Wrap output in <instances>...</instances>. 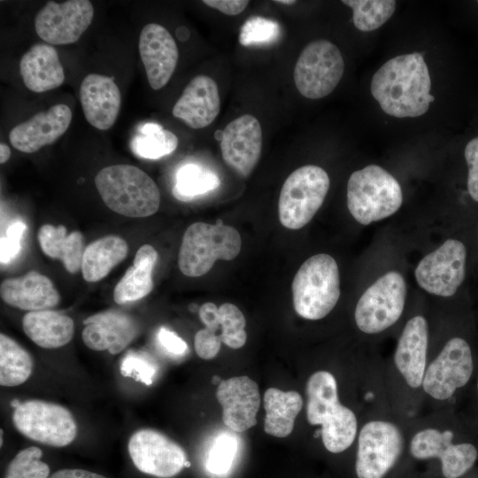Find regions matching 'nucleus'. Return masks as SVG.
Masks as SVG:
<instances>
[{"label": "nucleus", "instance_id": "obj_1", "mask_svg": "<svg viewBox=\"0 0 478 478\" xmlns=\"http://www.w3.org/2000/svg\"><path fill=\"white\" fill-rule=\"evenodd\" d=\"M431 80L420 53L397 56L384 63L374 74L371 93L382 110L397 118L424 114L435 97Z\"/></svg>", "mask_w": 478, "mask_h": 478}, {"label": "nucleus", "instance_id": "obj_2", "mask_svg": "<svg viewBox=\"0 0 478 478\" xmlns=\"http://www.w3.org/2000/svg\"><path fill=\"white\" fill-rule=\"evenodd\" d=\"M306 396L307 420L321 427L325 448L332 453L348 449L356 438L358 420L355 413L340 403L334 375L324 370L312 374L306 384Z\"/></svg>", "mask_w": 478, "mask_h": 478}, {"label": "nucleus", "instance_id": "obj_3", "mask_svg": "<svg viewBox=\"0 0 478 478\" xmlns=\"http://www.w3.org/2000/svg\"><path fill=\"white\" fill-rule=\"evenodd\" d=\"M95 184L106 206L120 215L148 217L159 208L158 187L137 166L126 164L106 166L96 175Z\"/></svg>", "mask_w": 478, "mask_h": 478}, {"label": "nucleus", "instance_id": "obj_4", "mask_svg": "<svg viewBox=\"0 0 478 478\" xmlns=\"http://www.w3.org/2000/svg\"><path fill=\"white\" fill-rule=\"evenodd\" d=\"M242 247L239 232L224 225L221 220L216 224L196 222L185 231L179 250L178 266L189 277L207 274L217 259L232 260L238 256Z\"/></svg>", "mask_w": 478, "mask_h": 478}, {"label": "nucleus", "instance_id": "obj_5", "mask_svg": "<svg viewBox=\"0 0 478 478\" xmlns=\"http://www.w3.org/2000/svg\"><path fill=\"white\" fill-rule=\"evenodd\" d=\"M397 181L376 165L353 172L347 183V206L360 224L368 225L395 213L402 205Z\"/></svg>", "mask_w": 478, "mask_h": 478}, {"label": "nucleus", "instance_id": "obj_6", "mask_svg": "<svg viewBox=\"0 0 478 478\" xmlns=\"http://www.w3.org/2000/svg\"><path fill=\"white\" fill-rule=\"evenodd\" d=\"M296 312L306 320H320L335 306L340 297V278L335 260L325 253L306 259L292 282Z\"/></svg>", "mask_w": 478, "mask_h": 478}, {"label": "nucleus", "instance_id": "obj_7", "mask_svg": "<svg viewBox=\"0 0 478 478\" xmlns=\"http://www.w3.org/2000/svg\"><path fill=\"white\" fill-rule=\"evenodd\" d=\"M329 185L327 172L318 166H304L291 173L280 192L281 224L289 229L305 226L322 205Z\"/></svg>", "mask_w": 478, "mask_h": 478}, {"label": "nucleus", "instance_id": "obj_8", "mask_svg": "<svg viewBox=\"0 0 478 478\" xmlns=\"http://www.w3.org/2000/svg\"><path fill=\"white\" fill-rule=\"evenodd\" d=\"M344 72L341 51L331 42L320 39L307 44L294 68V81L299 93L310 99L329 95Z\"/></svg>", "mask_w": 478, "mask_h": 478}, {"label": "nucleus", "instance_id": "obj_9", "mask_svg": "<svg viewBox=\"0 0 478 478\" xmlns=\"http://www.w3.org/2000/svg\"><path fill=\"white\" fill-rule=\"evenodd\" d=\"M12 422L27 438L53 447H65L76 437L77 424L64 406L31 399L15 407Z\"/></svg>", "mask_w": 478, "mask_h": 478}, {"label": "nucleus", "instance_id": "obj_10", "mask_svg": "<svg viewBox=\"0 0 478 478\" xmlns=\"http://www.w3.org/2000/svg\"><path fill=\"white\" fill-rule=\"evenodd\" d=\"M406 297L404 277L396 271L381 276L360 297L355 309L358 328L366 334L384 331L400 318Z\"/></svg>", "mask_w": 478, "mask_h": 478}, {"label": "nucleus", "instance_id": "obj_11", "mask_svg": "<svg viewBox=\"0 0 478 478\" xmlns=\"http://www.w3.org/2000/svg\"><path fill=\"white\" fill-rule=\"evenodd\" d=\"M403 448V435L397 425L385 420L367 421L358 437V478H383L399 459Z\"/></svg>", "mask_w": 478, "mask_h": 478}, {"label": "nucleus", "instance_id": "obj_12", "mask_svg": "<svg viewBox=\"0 0 478 478\" xmlns=\"http://www.w3.org/2000/svg\"><path fill=\"white\" fill-rule=\"evenodd\" d=\"M474 369L472 351L460 337L450 339L427 366L422 388L432 398L443 401L470 380Z\"/></svg>", "mask_w": 478, "mask_h": 478}, {"label": "nucleus", "instance_id": "obj_13", "mask_svg": "<svg viewBox=\"0 0 478 478\" xmlns=\"http://www.w3.org/2000/svg\"><path fill=\"white\" fill-rule=\"evenodd\" d=\"M466 260L464 243L448 239L420 261L415 269L416 281L428 293L451 297L464 281Z\"/></svg>", "mask_w": 478, "mask_h": 478}, {"label": "nucleus", "instance_id": "obj_14", "mask_svg": "<svg viewBox=\"0 0 478 478\" xmlns=\"http://www.w3.org/2000/svg\"><path fill=\"white\" fill-rule=\"evenodd\" d=\"M128 452L139 471L159 478L176 475L188 461L184 450L178 443L150 428L140 429L132 435Z\"/></svg>", "mask_w": 478, "mask_h": 478}, {"label": "nucleus", "instance_id": "obj_15", "mask_svg": "<svg viewBox=\"0 0 478 478\" xmlns=\"http://www.w3.org/2000/svg\"><path fill=\"white\" fill-rule=\"evenodd\" d=\"M94 17L89 0L49 1L35 18V28L41 39L52 45L77 42Z\"/></svg>", "mask_w": 478, "mask_h": 478}, {"label": "nucleus", "instance_id": "obj_16", "mask_svg": "<svg viewBox=\"0 0 478 478\" xmlns=\"http://www.w3.org/2000/svg\"><path fill=\"white\" fill-rule=\"evenodd\" d=\"M452 438L451 430L424 428L412 436L410 452L417 459L438 458L443 476L459 478L474 465L478 452L472 443H453Z\"/></svg>", "mask_w": 478, "mask_h": 478}, {"label": "nucleus", "instance_id": "obj_17", "mask_svg": "<svg viewBox=\"0 0 478 478\" xmlns=\"http://www.w3.org/2000/svg\"><path fill=\"white\" fill-rule=\"evenodd\" d=\"M220 150L224 162L240 176L248 177L262 150V129L257 118L244 114L229 122L222 131Z\"/></svg>", "mask_w": 478, "mask_h": 478}, {"label": "nucleus", "instance_id": "obj_18", "mask_svg": "<svg viewBox=\"0 0 478 478\" xmlns=\"http://www.w3.org/2000/svg\"><path fill=\"white\" fill-rule=\"evenodd\" d=\"M139 52L150 86L158 90L169 81L179 58L176 42L162 25L150 23L139 36Z\"/></svg>", "mask_w": 478, "mask_h": 478}, {"label": "nucleus", "instance_id": "obj_19", "mask_svg": "<svg viewBox=\"0 0 478 478\" xmlns=\"http://www.w3.org/2000/svg\"><path fill=\"white\" fill-rule=\"evenodd\" d=\"M216 397L222 407L223 423L229 429L243 432L256 425L260 397L253 380L235 376L221 381Z\"/></svg>", "mask_w": 478, "mask_h": 478}, {"label": "nucleus", "instance_id": "obj_20", "mask_svg": "<svg viewBox=\"0 0 478 478\" xmlns=\"http://www.w3.org/2000/svg\"><path fill=\"white\" fill-rule=\"evenodd\" d=\"M72 117L66 104H57L15 126L9 133L10 143L21 152L34 153L58 140L69 127Z\"/></svg>", "mask_w": 478, "mask_h": 478}, {"label": "nucleus", "instance_id": "obj_21", "mask_svg": "<svg viewBox=\"0 0 478 478\" xmlns=\"http://www.w3.org/2000/svg\"><path fill=\"white\" fill-rule=\"evenodd\" d=\"M80 100L87 121L100 130L111 128L119 115L121 95L112 77L89 73L81 81Z\"/></svg>", "mask_w": 478, "mask_h": 478}, {"label": "nucleus", "instance_id": "obj_22", "mask_svg": "<svg viewBox=\"0 0 478 478\" xmlns=\"http://www.w3.org/2000/svg\"><path fill=\"white\" fill-rule=\"evenodd\" d=\"M220 110L216 81L207 75L194 77L183 89L173 107V115L194 129L213 122Z\"/></svg>", "mask_w": 478, "mask_h": 478}, {"label": "nucleus", "instance_id": "obj_23", "mask_svg": "<svg viewBox=\"0 0 478 478\" xmlns=\"http://www.w3.org/2000/svg\"><path fill=\"white\" fill-rule=\"evenodd\" d=\"M82 331L84 344L93 351H122L136 336L138 325L129 315L119 311H105L88 317Z\"/></svg>", "mask_w": 478, "mask_h": 478}, {"label": "nucleus", "instance_id": "obj_24", "mask_svg": "<svg viewBox=\"0 0 478 478\" xmlns=\"http://www.w3.org/2000/svg\"><path fill=\"white\" fill-rule=\"evenodd\" d=\"M428 327L426 319L417 315L410 319L398 339L394 361L406 384L418 389L427 368Z\"/></svg>", "mask_w": 478, "mask_h": 478}, {"label": "nucleus", "instance_id": "obj_25", "mask_svg": "<svg viewBox=\"0 0 478 478\" xmlns=\"http://www.w3.org/2000/svg\"><path fill=\"white\" fill-rule=\"evenodd\" d=\"M0 295L5 304L29 312L49 310L60 301L52 281L35 271L3 281Z\"/></svg>", "mask_w": 478, "mask_h": 478}, {"label": "nucleus", "instance_id": "obj_26", "mask_svg": "<svg viewBox=\"0 0 478 478\" xmlns=\"http://www.w3.org/2000/svg\"><path fill=\"white\" fill-rule=\"evenodd\" d=\"M19 72L26 87L36 93L57 89L65 81L58 53L49 43L31 46L20 59Z\"/></svg>", "mask_w": 478, "mask_h": 478}, {"label": "nucleus", "instance_id": "obj_27", "mask_svg": "<svg viewBox=\"0 0 478 478\" xmlns=\"http://www.w3.org/2000/svg\"><path fill=\"white\" fill-rule=\"evenodd\" d=\"M25 334L38 346L56 349L67 344L74 334V322L51 310L28 312L22 319Z\"/></svg>", "mask_w": 478, "mask_h": 478}, {"label": "nucleus", "instance_id": "obj_28", "mask_svg": "<svg viewBox=\"0 0 478 478\" xmlns=\"http://www.w3.org/2000/svg\"><path fill=\"white\" fill-rule=\"evenodd\" d=\"M199 318L216 338L232 349L243 347L247 339L246 320L240 309L233 304L224 303L217 307L212 302L199 308Z\"/></svg>", "mask_w": 478, "mask_h": 478}, {"label": "nucleus", "instance_id": "obj_29", "mask_svg": "<svg viewBox=\"0 0 478 478\" xmlns=\"http://www.w3.org/2000/svg\"><path fill=\"white\" fill-rule=\"evenodd\" d=\"M37 236L43 253L51 258L61 260L67 272L73 274L81 269L86 247L80 231L66 235V228L63 225L54 227L44 224L39 228Z\"/></svg>", "mask_w": 478, "mask_h": 478}, {"label": "nucleus", "instance_id": "obj_30", "mask_svg": "<svg viewBox=\"0 0 478 478\" xmlns=\"http://www.w3.org/2000/svg\"><path fill=\"white\" fill-rule=\"evenodd\" d=\"M302 407L303 399L298 392L269 388L264 394L265 432L279 438L289 436Z\"/></svg>", "mask_w": 478, "mask_h": 478}, {"label": "nucleus", "instance_id": "obj_31", "mask_svg": "<svg viewBox=\"0 0 478 478\" xmlns=\"http://www.w3.org/2000/svg\"><path fill=\"white\" fill-rule=\"evenodd\" d=\"M127 252V242L117 235H106L90 243L82 257L81 273L84 280L89 282L99 281L125 259Z\"/></svg>", "mask_w": 478, "mask_h": 478}, {"label": "nucleus", "instance_id": "obj_32", "mask_svg": "<svg viewBox=\"0 0 478 478\" xmlns=\"http://www.w3.org/2000/svg\"><path fill=\"white\" fill-rule=\"evenodd\" d=\"M31 355L5 334L0 335V384L14 387L24 383L33 372Z\"/></svg>", "mask_w": 478, "mask_h": 478}, {"label": "nucleus", "instance_id": "obj_33", "mask_svg": "<svg viewBox=\"0 0 478 478\" xmlns=\"http://www.w3.org/2000/svg\"><path fill=\"white\" fill-rule=\"evenodd\" d=\"M178 143L173 132L158 123L147 122L139 126L131 140L130 148L140 158L158 159L173 152Z\"/></svg>", "mask_w": 478, "mask_h": 478}, {"label": "nucleus", "instance_id": "obj_34", "mask_svg": "<svg viewBox=\"0 0 478 478\" xmlns=\"http://www.w3.org/2000/svg\"><path fill=\"white\" fill-rule=\"evenodd\" d=\"M220 185V180L212 170L189 163L176 173L173 195L182 202H189L207 194Z\"/></svg>", "mask_w": 478, "mask_h": 478}, {"label": "nucleus", "instance_id": "obj_35", "mask_svg": "<svg viewBox=\"0 0 478 478\" xmlns=\"http://www.w3.org/2000/svg\"><path fill=\"white\" fill-rule=\"evenodd\" d=\"M352 9V21L360 31L369 32L382 26L395 12L393 0H343Z\"/></svg>", "mask_w": 478, "mask_h": 478}, {"label": "nucleus", "instance_id": "obj_36", "mask_svg": "<svg viewBox=\"0 0 478 478\" xmlns=\"http://www.w3.org/2000/svg\"><path fill=\"white\" fill-rule=\"evenodd\" d=\"M153 289L152 270L131 266L114 288L113 298L119 305L137 301Z\"/></svg>", "mask_w": 478, "mask_h": 478}, {"label": "nucleus", "instance_id": "obj_37", "mask_svg": "<svg viewBox=\"0 0 478 478\" xmlns=\"http://www.w3.org/2000/svg\"><path fill=\"white\" fill-rule=\"evenodd\" d=\"M42 451L40 448H26L10 462L5 478H48L49 466L41 460Z\"/></svg>", "mask_w": 478, "mask_h": 478}, {"label": "nucleus", "instance_id": "obj_38", "mask_svg": "<svg viewBox=\"0 0 478 478\" xmlns=\"http://www.w3.org/2000/svg\"><path fill=\"white\" fill-rule=\"evenodd\" d=\"M238 441L234 435L220 434L211 446L207 459L206 469L214 475L227 474L237 455Z\"/></svg>", "mask_w": 478, "mask_h": 478}, {"label": "nucleus", "instance_id": "obj_39", "mask_svg": "<svg viewBox=\"0 0 478 478\" xmlns=\"http://www.w3.org/2000/svg\"><path fill=\"white\" fill-rule=\"evenodd\" d=\"M281 35V27L274 20L263 17H251L243 25L239 42L242 45H258L274 42Z\"/></svg>", "mask_w": 478, "mask_h": 478}, {"label": "nucleus", "instance_id": "obj_40", "mask_svg": "<svg viewBox=\"0 0 478 478\" xmlns=\"http://www.w3.org/2000/svg\"><path fill=\"white\" fill-rule=\"evenodd\" d=\"M157 370L156 364L150 358L138 352H129L123 358L120 366L123 376L132 377L146 385H150L153 382Z\"/></svg>", "mask_w": 478, "mask_h": 478}, {"label": "nucleus", "instance_id": "obj_41", "mask_svg": "<svg viewBox=\"0 0 478 478\" xmlns=\"http://www.w3.org/2000/svg\"><path fill=\"white\" fill-rule=\"evenodd\" d=\"M26 228V224L19 220L14 221L8 227L6 234L1 238L2 264H7L17 257Z\"/></svg>", "mask_w": 478, "mask_h": 478}, {"label": "nucleus", "instance_id": "obj_42", "mask_svg": "<svg viewBox=\"0 0 478 478\" xmlns=\"http://www.w3.org/2000/svg\"><path fill=\"white\" fill-rule=\"evenodd\" d=\"M464 154L468 166V192L471 197L478 202V137L467 143Z\"/></svg>", "mask_w": 478, "mask_h": 478}, {"label": "nucleus", "instance_id": "obj_43", "mask_svg": "<svg viewBox=\"0 0 478 478\" xmlns=\"http://www.w3.org/2000/svg\"><path fill=\"white\" fill-rule=\"evenodd\" d=\"M194 346L197 354L201 358L212 359L219 353L221 343L204 328L196 334Z\"/></svg>", "mask_w": 478, "mask_h": 478}, {"label": "nucleus", "instance_id": "obj_44", "mask_svg": "<svg viewBox=\"0 0 478 478\" xmlns=\"http://www.w3.org/2000/svg\"><path fill=\"white\" fill-rule=\"evenodd\" d=\"M157 339L161 349L171 356L180 357L188 351L186 342L168 328H160Z\"/></svg>", "mask_w": 478, "mask_h": 478}, {"label": "nucleus", "instance_id": "obj_45", "mask_svg": "<svg viewBox=\"0 0 478 478\" xmlns=\"http://www.w3.org/2000/svg\"><path fill=\"white\" fill-rule=\"evenodd\" d=\"M207 6L216 9L220 12L235 16L240 14L247 7V0H204Z\"/></svg>", "mask_w": 478, "mask_h": 478}, {"label": "nucleus", "instance_id": "obj_46", "mask_svg": "<svg viewBox=\"0 0 478 478\" xmlns=\"http://www.w3.org/2000/svg\"><path fill=\"white\" fill-rule=\"evenodd\" d=\"M157 259L158 252L154 247L150 244H143L138 249L133 266L153 271Z\"/></svg>", "mask_w": 478, "mask_h": 478}, {"label": "nucleus", "instance_id": "obj_47", "mask_svg": "<svg viewBox=\"0 0 478 478\" xmlns=\"http://www.w3.org/2000/svg\"><path fill=\"white\" fill-rule=\"evenodd\" d=\"M50 478H106L102 474L93 473L90 471L83 470V469H71V468H66V469H60L53 474Z\"/></svg>", "mask_w": 478, "mask_h": 478}, {"label": "nucleus", "instance_id": "obj_48", "mask_svg": "<svg viewBox=\"0 0 478 478\" xmlns=\"http://www.w3.org/2000/svg\"><path fill=\"white\" fill-rule=\"evenodd\" d=\"M11 157V149L6 143H0V163L4 164Z\"/></svg>", "mask_w": 478, "mask_h": 478}, {"label": "nucleus", "instance_id": "obj_49", "mask_svg": "<svg viewBox=\"0 0 478 478\" xmlns=\"http://www.w3.org/2000/svg\"><path fill=\"white\" fill-rule=\"evenodd\" d=\"M274 3L281 4H293L296 3L294 0H275Z\"/></svg>", "mask_w": 478, "mask_h": 478}, {"label": "nucleus", "instance_id": "obj_50", "mask_svg": "<svg viewBox=\"0 0 478 478\" xmlns=\"http://www.w3.org/2000/svg\"><path fill=\"white\" fill-rule=\"evenodd\" d=\"M218 382H220V377L219 376H214L213 379H212V382L213 383H217ZM221 382V381H220Z\"/></svg>", "mask_w": 478, "mask_h": 478}, {"label": "nucleus", "instance_id": "obj_51", "mask_svg": "<svg viewBox=\"0 0 478 478\" xmlns=\"http://www.w3.org/2000/svg\"><path fill=\"white\" fill-rule=\"evenodd\" d=\"M1 431V436H0V440H1V446L3 445V429L0 430Z\"/></svg>", "mask_w": 478, "mask_h": 478}, {"label": "nucleus", "instance_id": "obj_52", "mask_svg": "<svg viewBox=\"0 0 478 478\" xmlns=\"http://www.w3.org/2000/svg\"><path fill=\"white\" fill-rule=\"evenodd\" d=\"M477 389H478V382H477Z\"/></svg>", "mask_w": 478, "mask_h": 478}]
</instances>
